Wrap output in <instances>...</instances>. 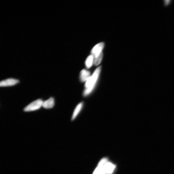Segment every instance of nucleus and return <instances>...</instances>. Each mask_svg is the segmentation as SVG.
<instances>
[{
  "mask_svg": "<svg viewBox=\"0 0 174 174\" xmlns=\"http://www.w3.org/2000/svg\"><path fill=\"white\" fill-rule=\"evenodd\" d=\"M104 47V44L103 42L97 44L94 46L91 50V53L94 57H98L103 53V51Z\"/></svg>",
  "mask_w": 174,
  "mask_h": 174,
  "instance_id": "3",
  "label": "nucleus"
},
{
  "mask_svg": "<svg viewBox=\"0 0 174 174\" xmlns=\"http://www.w3.org/2000/svg\"><path fill=\"white\" fill-rule=\"evenodd\" d=\"M55 105V100L51 97L48 100L43 101L42 107L45 109H49L53 108Z\"/></svg>",
  "mask_w": 174,
  "mask_h": 174,
  "instance_id": "8",
  "label": "nucleus"
},
{
  "mask_svg": "<svg viewBox=\"0 0 174 174\" xmlns=\"http://www.w3.org/2000/svg\"><path fill=\"white\" fill-rule=\"evenodd\" d=\"M91 76L89 71L85 69H83L81 71L80 74V80L81 82H86Z\"/></svg>",
  "mask_w": 174,
  "mask_h": 174,
  "instance_id": "6",
  "label": "nucleus"
},
{
  "mask_svg": "<svg viewBox=\"0 0 174 174\" xmlns=\"http://www.w3.org/2000/svg\"><path fill=\"white\" fill-rule=\"evenodd\" d=\"M108 162L107 158L103 159L99 163L98 167L94 171L93 174H100L102 172L104 165Z\"/></svg>",
  "mask_w": 174,
  "mask_h": 174,
  "instance_id": "5",
  "label": "nucleus"
},
{
  "mask_svg": "<svg viewBox=\"0 0 174 174\" xmlns=\"http://www.w3.org/2000/svg\"><path fill=\"white\" fill-rule=\"evenodd\" d=\"M115 167L114 165L108 162L104 165L102 172L105 174H110L113 172Z\"/></svg>",
  "mask_w": 174,
  "mask_h": 174,
  "instance_id": "7",
  "label": "nucleus"
},
{
  "mask_svg": "<svg viewBox=\"0 0 174 174\" xmlns=\"http://www.w3.org/2000/svg\"><path fill=\"white\" fill-rule=\"evenodd\" d=\"M103 53L98 57H94V65L95 66H98L101 63L103 58Z\"/></svg>",
  "mask_w": 174,
  "mask_h": 174,
  "instance_id": "11",
  "label": "nucleus"
},
{
  "mask_svg": "<svg viewBox=\"0 0 174 174\" xmlns=\"http://www.w3.org/2000/svg\"><path fill=\"white\" fill-rule=\"evenodd\" d=\"M104 174V173L102 172V173H101V174Z\"/></svg>",
  "mask_w": 174,
  "mask_h": 174,
  "instance_id": "12",
  "label": "nucleus"
},
{
  "mask_svg": "<svg viewBox=\"0 0 174 174\" xmlns=\"http://www.w3.org/2000/svg\"><path fill=\"white\" fill-rule=\"evenodd\" d=\"M43 101L39 99L32 102L26 106L24 109L25 112H29L36 111L42 107Z\"/></svg>",
  "mask_w": 174,
  "mask_h": 174,
  "instance_id": "2",
  "label": "nucleus"
},
{
  "mask_svg": "<svg viewBox=\"0 0 174 174\" xmlns=\"http://www.w3.org/2000/svg\"><path fill=\"white\" fill-rule=\"evenodd\" d=\"M101 71V66L97 67L89 79L85 82V89L83 92L84 96L86 97L89 95L94 89L98 80Z\"/></svg>",
  "mask_w": 174,
  "mask_h": 174,
  "instance_id": "1",
  "label": "nucleus"
},
{
  "mask_svg": "<svg viewBox=\"0 0 174 174\" xmlns=\"http://www.w3.org/2000/svg\"><path fill=\"white\" fill-rule=\"evenodd\" d=\"M93 65H94V57L91 54L86 58L85 61V66L87 68L89 69Z\"/></svg>",
  "mask_w": 174,
  "mask_h": 174,
  "instance_id": "10",
  "label": "nucleus"
},
{
  "mask_svg": "<svg viewBox=\"0 0 174 174\" xmlns=\"http://www.w3.org/2000/svg\"><path fill=\"white\" fill-rule=\"evenodd\" d=\"M20 82L19 80L13 78H8L0 82L1 87H7L15 85Z\"/></svg>",
  "mask_w": 174,
  "mask_h": 174,
  "instance_id": "4",
  "label": "nucleus"
},
{
  "mask_svg": "<svg viewBox=\"0 0 174 174\" xmlns=\"http://www.w3.org/2000/svg\"><path fill=\"white\" fill-rule=\"evenodd\" d=\"M83 106V102L80 103L78 104L73 112L72 120H73L76 119L82 110Z\"/></svg>",
  "mask_w": 174,
  "mask_h": 174,
  "instance_id": "9",
  "label": "nucleus"
}]
</instances>
